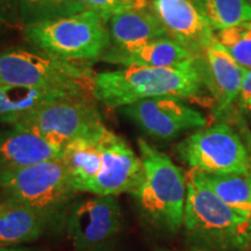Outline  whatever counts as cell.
Returning <instances> with one entry per match:
<instances>
[{
  "label": "cell",
  "instance_id": "obj_1",
  "mask_svg": "<svg viewBox=\"0 0 251 251\" xmlns=\"http://www.w3.org/2000/svg\"><path fill=\"white\" fill-rule=\"evenodd\" d=\"M206 90L201 56L171 67H125L93 79V97L109 108H122L155 97L196 99Z\"/></svg>",
  "mask_w": 251,
  "mask_h": 251
},
{
  "label": "cell",
  "instance_id": "obj_2",
  "mask_svg": "<svg viewBox=\"0 0 251 251\" xmlns=\"http://www.w3.org/2000/svg\"><path fill=\"white\" fill-rule=\"evenodd\" d=\"M137 146L143 176L131 196L150 224L175 233L184 221L186 175L166 153L157 150L146 140L140 139Z\"/></svg>",
  "mask_w": 251,
  "mask_h": 251
},
{
  "label": "cell",
  "instance_id": "obj_3",
  "mask_svg": "<svg viewBox=\"0 0 251 251\" xmlns=\"http://www.w3.org/2000/svg\"><path fill=\"white\" fill-rule=\"evenodd\" d=\"M187 194L183 225L188 234L209 246L229 250L251 247V220L222 201L199 171L186 175Z\"/></svg>",
  "mask_w": 251,
  "mask_h": 251
},
{
  "label": "cell",
  "instance_id": "obj_4",
  "mask_svg": "<svg viewBox=\"0 0 251 251\" xmlns=\"http://www.w3.org/2000/svg\"><path fill=\"white\" fill-rule=\"evenodd\" d=\"M90 63L68 61L42 51L15 48L0 52V86H24L93 96Z\"/></svg>",
  "mask_w": 251,
  "mask_h": 251
},
{
  "label": "cell",
  "instance_id": "obj_5",
  "mask_svg": "<svg viewBox=\"0 0 251 251\" xmlns=\"http://www.w3.org/2000/svg\"><path fill=\"white\" fill-rule=\"evenodd\" d=\"M24 36L37 50L75 62H94L111 47L107 24L92 11L28 25Z\"/></svg>",
  "mask_w": 251,
  "mask_h": 251
},
{
  "label": "cell",
  "instance_id": "obj_6",
  "mask_svg": "<svg viewBox=\"0 0 251 251\" xmlns=\"http://www.w3.org/2000/svg\"><path fill=\"white\" fill-rule=\"evenodd\" d=\"M1 198L29 207L51 225L68 209L75 190L61 158L0 172Z\"/></svg>",
  "mask_w": 251,
  "mask_h": 251
},
{
  "label": "cell",
  "instance_id": "obj_7",
  "mask_svg": "<svg viewBox=\"0 0 251 251\" xmlns=\"http://www.w3.org/2000/svg\"><path fill=\"white\" fill-rule=\"evenodd\" d=\"M12 126L30 131L61 149L71 141L92 136L105 127L96 103L87 96L50 100Z\"/></svg>",
  "mask_w": 251,
  "mask_h": 251
},
{
  "label": "cell",
  "instance_id": "obj_8",
  "mask_svg": "<svg viewBox=\"0 0 251 251\" xmlns=\"http://www.w3.org/2000/svg\"><path fill=\"white\" fill-rule=\"evenodd\" d=\"M190 170L208 175H249L251 157L237 131L226 122L200 128L176 147Z\"/></svg>",
  "mask_w": 251,
  "mask_h": 251
},
{
  "label": "cell",
  "instance_id": "obj_9",
  "mask_svg": "<svg viewBox=\"0 0 251 251\" xmlns=\"http://www.w3.org/2000/svg\"><path fill=\"white\" fill-rule=\"evenodd\" d=\"M177 97H155L125 106L121 111L153 139L170 141L207 126L201 112Z\"/></svg>",
  "mask_w": 251,
  "mask_h": 251
},
{
  "label": "cell",
  "instance_id": "obj_10",
  "mask_svg": "<svg viewBox=\"0 0 251 251\" xmlns=\"http://www.w3.org/2000/svg\"><path fill=\"white\" fill-rule=\"evenodd\" d=\"M65 229L72 244L89 249L107 242L120 231L122 214L115 196H96L68 209Z\"/></svg>",
  "mask_w": 251,
  "mask_h": 251
},
{
  "label": "cell",
  "instance_id": "obj_11",
  "mask_svg": "<svg viewBox=\"0 0 251 251\" xmlns=\"http://www.w3.org/2000/svg\"><path fill=\"white\" fill-rule=\"evenodd\" d=\"M102 165L89 193L96 196H119L133 193L143 176V164L130 146L121 136L102 130L99 137Z\"/></svg>",
  "mask_w": 251,
  "mask_h": 251
},
{
  "label": "cell",
  "instance_id": "obj_12",
  "mask_svg": "<svg viewBox=\"0 0 251 251\" xmlns=\"http://www.w3.org/2000/svg\"><path fill=\"white\" fill-rule=\"evenodd\" d=\"M149 6L169 37L200 56L215 33L193 0H149Z\"/></svg>",
  "mask_w": 251,
  "mask_h": 251
},
{
  "label": "cell",
  "instance_id": "obj_13",
  "mask_svg": "<svg viewBox=\"0 0 251 251\" xmlns=\"http://www.w3.org/2000/svg\"><path fill=\"white\" fill-rule=\"evenodd\" d=\"M200 56L206 90L212 93L214 99V114L221 118L237 101L246 68L231 57L216 37Z\"/></svg>",
  "mask_w": 251,
  "mask_h": 251
},
{
  "label": "cell",
  "instance_id": "obj_14",
  "mask_svg": "<svg viewBox=\"0 0 251 251\" xmlns=\"http://www.w3.org/2000/svg\"><path fill=\"white\" fill-rule=\"evenodd\" d=\"M62 149L30 131L0 129V172L61 158Z\"/></svg>",
  "mask_w": 251,
  "mask_h": 251
},
{
  "label": "cell",
  "instance_id": "obj_15",
  "mask_svg": "<svg viewBox=\"0 0 251 251\" xmlns=\"http://www.w3.org/2000/svg\"><path fill=\"white\" fill-rule=\"evenodd\" d=\"M197 57L177 41L165 36L135 48L109 47L99 61L124 67H171Z\"/></svg>",
  "mask_w": 251,
  "mask_h": 251
},
{
  "label": "cell",
  "instance_id": "obj_16",
  "mask_svg": "<svg viewBox=\"0 0 251 251\" xmlns=\"http://www.w3.org/2000/svg\"><path fill=\"white\" fill-rule=\"evenodd\" d=\"M107 25L111 46L117 48H135L168 36L149 4L114 15Z\"/></svg>",
  "mask_w": 251,
  "mask_h": 251
},
{
  "label": "cell",
  "instance_id": "obj_17",
  "mask_svg": "<svg viewBox=\"0 0 251 251\" xmlns=\"http://www.w3.org/2000/svg\"><path fill=\"white\" fill-rule=\"evenodd\" d=\"M105 128L96 135L79 137L63 147L61 159L77 192H89L91 185L99 175L102 165L99 137Z\"/></svg>",
  "mask_w": 251,
  "mask_h": 251
},
{
  "label": "cell",
  "instance_id": "obj_18",
  "mask_svg": "<svg viewBox=\"0 0 251 251\" xmlns=\"http://www.w3.org/2000/svg\"><path fill=\"white\" fill-rule=\"evenodd\" d=\"M47 226L29 207L11 199L0 200V247H17L36 240Z\"/></svg>",
  "mask_w": 251,
  "mask_h": 251
},
{
  "label": "cell",
  "instance_id": "obj_19",
  "mask_svg": "<svg viewBox=\"0 0 251 251\" xmlns=\"http://www.w3.org/2000/svg\"><path fill=\"white\" fill-rule=\"evenodd\" d=\"M63 97H79L58 91L24 86H0V121L13 125L18 119L42 103ZM89 97V96H87Z\"/></svg>",
  "mask_w": 251,
  "mask_h": 251
},
{
  "label": "cell",
  "instance_id": "obj_20",
  "mask_svg": "<svg viewBox=\"0 0 251 251\" xmlns=\"http://www.w3.org/2000/svg\"><path fill=\"white\" fill-rule=\"evenodd\" d=\"M211 190L220 199L244 218L251 220V178L250 175H208L202 174Z\"/></svg>",
  "mask_w": 251,
  "mask_h": 251
},
{
  "label": "cell",
  "instance_id": "obj_21",
  "mask_svg": "<svg viewBox=\"0 0 251 251\" xmlns=\"http://www.w3.org/2000/svg\"><path fill=\"white\" fill-rule=\"evenodd\" d=\"M214 31L251 21V2L248 0H193Z\"/></svg>",
  "mask_w": 251,
  "mask_h": 251
},
{
  "label": "cell",
  "instance_id": "obj_22",
  "mask_svg": "<svg viewBox=\"0 0 251 251\" xmlns=\"http://www.w3.org/2000/svg\"><path fill=\"white\" fill-rule=\"evenodd\" d=\"M17 11L24 27L86 11L77 0H17Z\"/></svg>",
  "mask_w": 251,
  "mask_h": 251
},
{
  "label": "cell",
  "instance_id": "obj_23",
  "mask_svg": "<svg viewBox=\"0 0 251 251\" xmlns=\"http://www.w3.org/2000/svg\"><path fill=\"white\" fill-rule=\"evenodd\" d=\"M215 37L241 67L251 69V21L215 31Z\"/></svg>",
  "mask_w": 251,
  "mask_h": 251
},
{
  "label": "cell",
  "instance_id": "obj_24",
  "mask_svg": "<svg viewBox=\"0 0 251 251\" xmlns=\"http://www.w3.org/2000/svg\"><path fill=\"white\" fill-rule=\"evenodd\" d=\"M77 1L85 9L98 14L106 24H108V21L114 15L130 8L149 4V0H77Z\"/></svg>",
  "mask_w": 251,
  "mask_h": 251
},
{
  "label": "cell",
  "instance_id": "obj_25",
  "mask_svg": "<svg viewBox=\"0 0 251 251\" xmlns=\"http://www.w3.org/2000/svg\"><path fill=\"white\" fill-rule=\"evenodd\" d=\"M237 102L241 111L251 113V69H246Z\"/></svg>",
  "mask_w": 251,
  "mask_h": 251
},
{
  "label": "cell",
  "instance_id": "obj_26",
  "mask_svg": "<svg viewBox=\"0 0 251 251\" xmlns=\"http://www.w3.org/2000/svg\"><path fill=\"white\" fill-rule=\"evenodd\" d=\"M0 7L2 8V11H9V9H17V0H0Z\"/></svg>",
  "mask_w": 251,
  "mask_h": 251
},
{
  "label": "cell",
  "instance_id": "obj_27",
  "mask_svg": "<svg viewBox=\"0 0 251 251\" xmlns=\"http://www.w3.org/2000/svg\"><path fill=\"white\" fill-rule=\"evenodd\" d=\"M0 251H33L23 247H0Z\"/></svg>",
  "mask_w": 251,
  "mask_h": 251
},
{
  "label": "cell",
  "instance_id": "obj_28",
  "mask_svg": "<svg viewBox=\"0 0 251 251\" xmlns=\"http://www.w3.org/2000/svg\"><path fill=\"white\" fill-rule=\"evenodd\" d=\"M5 21H6L5 12L2 11L1 7H0V29H1V27L5 25Z\"/></svg>",
  "mask_w": 251,
  "mask_h": 251
},
{
  "label": "cell",
  "instance_id": "obj_29",
  "mask_svg": "<svg viewBox=\"0 0 251 251\" xmlns=\"http://www.w3.org/2000/svg\"><path fill=\"white\" fill-rule=\"evenodd\" d=\"M0 200H1V192H0Z\"/></svg>",
  "mask_w": 251,
  "mask_h": 251
},
{
  "label": "cell",
  "instance_id": "obj_30",
  "mask_svg": "<svg viewBox=\"0 0 251 251\" xmlns=\"http://www.w3.org/2000/svg\"><path fill=\"white\" fill-rule=\"evenodd\" d=\"M249 175H250V178H251V169H250V174Z\"/></svg>",
  "mask_w": 251,
  "mask_h": 251
},
{
  "label": "cell",
  "instance_id": "obj_31",
  "mask_svg": "<svg viewBox=\"0 0 251 251\" xmlns=\"http://www.w3.org/2000/svg\"><path fill=\"white\" fill-rule=\"evenodd\" d=\"M196 251H202V250H196Z\"/></svg>",
  "mask_w": 251,
  "mask_h": 251
},
{
  "label": "cell",
  "instance_id": "obj_32",
  "mask_svg": "<svg viewBox=\"0 0 251 251\" xmlns=\"http://www.w3.org/2000/svg\"><path fill=\"white\" fill-rule=\"evenodd\" d=\"M248 1H250V2H251V0H248Z\"/></svg>",
  "mask_w": 251,
  "mask_h": 251
}]
</instances>
